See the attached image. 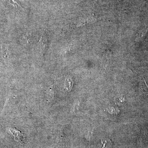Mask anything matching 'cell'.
Segmentation results:
<instances>
[{"label":"cell","mask_w":148,"mask_h":148,"mask_svg":"<svg viewBox=\"0 0 148 148\" xmlns=\"http://www.w3.org/2000/svg\"><path fill=\"white\" fill-rule=\"evenodd\" d=\"M47 40L46 36L44 34H42L39 42L38 45L42 53H44L47 47Z\"/></svg>","instance_id":"1"},{"label":"cell","mask_w":148,"mask_h":148,"mask_svg":"<svg viewBox=\"0 0 148 148\" xmlns=\"http://www.w3.org/2000/svg\"><path fill=\"white\" fill-rule=\"evenodd\" d=\"M8 1L12 5L15 7L18 8L19 7H21V6L19 5L18 3L15 1H14V0H8Z\"/></svg>","instance_id":"3"},{"label":"cell","mask_w":148,"mask_h":148,"mask_svg":"<svg viewBox=\"0 0 148 148\" xmlns=\"http://www.w3.org/2000/svg\"><path fill=\"white\" fill-rule=\"evenodd\" d=\"M2 53L3 56L5 57H7L8 56V52L7 49L5 46H3L2 48Z\"/></svg>","instance_id":"2"}]
</instances>
